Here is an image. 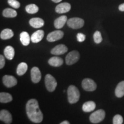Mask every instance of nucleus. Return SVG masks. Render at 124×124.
<instances>
[{"label": "nucleus", "mask_w": 124, "mask_h": 124, "mask_svg": "<svg viewBox=\"0 0 124 124\" xmlns=\"http://www.w3.org/2000/svg\"><path fill=\"white\" fill-rule=\"evenodd\" d=\"M8 3L9 5L15 9L19 8L20 7V3L17 0H8Z\"/></svg>", "instance_id": "29"}, {"label": "nucleus", "mask_w": 124, "mask_h": 124, "mask_svg": "<svg viewBox=\"0 0 124 124\" xmlns=\"http://www.w3.org/2000/svg\"><path fill=\"white\" fill-rule=\"evenodd\" d=\"M68 48L64 44H59L53 48L51 50V54L55 55H63L67 52Z\"/></svg>", "instance_id": "13"}, {"label": "nucleus", "mask_w": 124, "mask_h": 124, "mask_svg": "<svg viewBox=\"0 0 124 124\" xmlns=\"http://www.w3.org/2000/svg\"><path fill=\"white\" fill-rule=\"evenodd\" d=\"M5 64V60L4 56L2 55H0V69H2Z\"/></svg>", "instance_id": "31"}, {"label": "nucleus", "mask_w": 124, "mask_h": 124, "mask_svg": "<svg viewBox=\"0 0 124 124\" xmlns=\"http://www.w3.org/2000/svg\"><path fill=\"white\" fill-rule=\"evenodd\" d=\"M77 40L79 41V42H83V41H84L85 40L86 36H85L84 34L82 33H79L77 34Z\"/></svg>", "instance_id": "30"}, {"label": "nucleus", "mask_w": 124, "mask_h": 124, "mask_svg": "<svg viewBox=\"0 0 124 124\" xmlns=\"http://www.w3.org/2000/svg\"><path fill=\"white\" fill-rule=\"evenodd\" d=\"M28 70V65L27 63H24V62H21L18 65L17 68L16 72L18 75L22 76L24 74H25Z\"/></svg>", "instance_id": "23"}, {"label": "nucleus", "mask_w": 124, "mask_h": 124, "mask_svg": "<svg viewBox=\"0 0 124 124\" xmlns=\"http://www.w3.org/2000/svg\"><path fill=\"white\" fill-rule=\"evenodd\" d=\"M2 15L5 17L13 18L17 16V13L14 9H12L11 8H7L4 10V11L2 12Z\"/></svg>", "instance_id": "24"}, {"label": "nucleus", "mask_w": 124, "mask_h": 124, "mask_svg": "<svg viewBox=\"0 0 124 124\" xmlns=\"http://www.w3.org/2000/svg\"><path fill=\"white\" fill-rule=\"evenodd\" d=\"M45 85L47 89L49 92H52L55 91L57 86V82L55 78L51 74H47L45 77Z\"/></svg>", "instance_id": "4"}, {"label": "nucleus", "mask_w": 124, "mask_h": 124, "mask_svg": "<svg viewBox=\"0 0 124 124\" xmlns=\"http://www.w3.org/2000/svg\"><path fill=\"white\" fill-rule=\"evenodd\" d=\"M13 100L12 96L9 93H0V102L1 103H8Z\"/></svg>", "instance_id": "25"}, {"label": "nucleus", "mask_w": 124, "mask_h": 124, "mask_svg": "<svg viewBox=\"0 0 124 124\" xmlns=\"http://www.w3.org/2000/svg\"><path fill=\"white\" fill-rule=\"evenodd\" d=\"M70 122L69 121H64L62 122L60 124H69Z\"/></svg>", "instance_id": "33"}, {"label": "nucleus", "mask_w": 124, "mask_h": 124, "mask_svg": "<svg viewBox=\"0 0 124 124\" xmlns=\"http://www.w3.org/2000/svg\"><path fill=\"white\" fill-rule=\"evenodd\" d=\"M14 36L13 31L10 29H5L1 32L0 38L2 40H7L11 39Z\"/></svg>", "instance_id": "21"}, {"label": "nucleus", "mask_w": 124, "mask_h": 124, "mask_svg": "<svg viewBox=\"0 0 124 124\" xmlns=\"http://www.w3.org/2000/svg\"><path fill=\"white\" fill-rule=\"evenodd\" d=\"M67 25L70 28L74 29H80L83 27L85 21L82 18L78 17H74L70 18L67 22Z\"/></svg>", "instance_id": "5"}, {"label": "nucleus", "mask_w": 124, "mask_h": 124, "mask_svg": "<svg viewBox=\"0 0 124 124\" xmlns=\"http://www.w3.org/2000/svg\"><path fill=\"white\" fill-rule=\"evenodd\" d=\"M118 9L121 12H124V4H121L119 6Z\"/></svg>", "instance_id": "32"}, {"label": "nucleus", "mask_w": 124, "mask_h": 124, "mask_svg": "<svg viewBox=\"0 0 124 124\" xmlns=\"http://www.w3.org/2000/svg\"><path fill=\"white\" fill-rule=\"evenodd\" d=\"M71 9V5L68 2L59 4L56 7L55 11L58 13H65L69 12Z\"/></svg>", "instance_id": "12"}, {"label": "nucleus", "mask_w": 124, "mask_h": 124, "mask_svg": "<svg viewBox=\"0 0 124 124\" xmlns=\"http://www.w3.org/2000/svg\"><path fill=\"white\" fill-rule=\"evenodd\" d=\"M67 22V17L66 16H62L55 20L54 26L56 29H61L64 27Z\"/></svg>", "instance_id": "16"}, {"label": "nucleus", "mask_w": 124, "mask_h": 124, "mask_svg": "<svg viewBox=\"0 0 124 124\" xmlns=\"http://www.w3.org/2000/svg\"><path fill=\"white\" fill-rule=\"evenodd\" d=\"M44 32L43 30H38L32 34L31 37V40L32 43H38L41 41L44 38Z\"/></svg>", "instance_id": "14"}, {"label": "nucleus", "mask_w": 124, "mask_h": 124, "mask_svg": "<svg viewBox=\"0 0 124 124\" xmlns=\"http://www.w3.org/2000/svg\"><path fill=\"white\" fill-rule=\"evenodd\" d=\"M67 95L69 103L74 104V103H77L79 100V91L77 87L74 85H70L67 90Z\"/></svg>", "instance_id": "2"}, {"label": "nucleus", "mask_w": 124, "mask_h": 124, "mask_svg": "<svg viewBox=\"0 0 124 124\" xmlns=\"http://www.w3.org/2000/svg\"><path fill=\"white\" fill-rule=\"evenodd\" d=\"M82 86L85 90L87 91H95L97 86L95 82L90 78H86L82 82Z\"/></svg>", "instance_id": "7"}, {"label": "nucleus", "mask_w": 124, "mask_h": 124, "mask_svg": "<svg viewBox=\"0 0 124 124\" xmlns=\"http://www.w3.org/2000/svg\"><path fill=\"white\" fill-rule=\"evenodd\" d=\"M26 112L29 120L34 123L39 124L43 121V113L40 110L38 101L35 99H31L28 101Z\"/></svg>", "instance_id": "1"}, {"label": "nucleus", "mask_w": 124, "mask_h": 124, "mask_svg": "<svg viewBox=\"0 0 124 124\" xmlns=\"http://www.w3.org/2000/svg\"><path fill=\"white\" fill-rule=\"evenodd\" d=\"M106 113L102 109L98 110L90 116V121L93 124H98L104 120Z\"/></svg>", "instance_id": "3"}, {"label": "nucleus", "mask_w": 124, "mask_h": 124, "mask_svg": "<svg viewBox=\"0 0 124 124\" xmlns=\"http://www.w3.org/2000/svg\"><path fill=\"white\" fill-rule=\"evenodd\" d=\"M93 38H94V41L96 44H100L102 41V37L101 35V33L100 31H96L93 35Z\"/></svg>", "instance_id": "27"}, {"label": "nucleus", "mask_w": 124, "mask_h": 124, "mask_svg": "<svg viewBox=\"0 0 124 124\" xmlns=\"http://www.w3.org/2000/svg\"><path fill=\"white\" fill-rule=\"evenodd\" d=\"M80 58L79 53L77 51H71L67 54L66 58V63L69 66L72 65L78 61Z\"/></svg>", "instance_id": "6"}, {"label": "nucleus", "mask_w": 124, "mask_h": 124, "mask_svg": "<svg viewBox=\"0 0 124 124\" xmlns=\"http://www.w3.org/2000/svg\"><path fill=\"white\" fill-rule=\"evenodd\" d=\"M31 77L32 81L35 83L39 82L41 78V74L40 70L37 67H34L31 69Z\"/></svg>", "instance_id": "10"}, {"label": "nucleus", "mask_w": 124, "mask_h": 124, "mask_svg": "<svg viewBox=\"0 0 124 124\" xmlns=\"http://www.w3.org/2000/svg\"><path fill=\"white\" fill-rule=\"evenodd\" d=\"M2 82L5 86L8 88L16 86L17 83V80L13 76L8 75L4 76L2 78Z\"/></svg>", "instance_id": "9"}, {"label": "nucleus", "mask_w": 124, "mask_h": 124, "mask_svg": "<svg viewBox=\"0 0 124 124\" xmlns=\"http://www.w3.org/2000/svg\"><path fill=\"white\" fill-rule=\"evenodd\" d=\"M29 24L31 27L35 28H40L44 25V21L42 18L39 17L32 18L29 20Z\"/></svg>", "instance_id": "15"}, {"label": "nucleus", "mask_w": 124, "mask_h": 124, "mask_svg": "<svg viewBox=\"0 0 124 124\" xmlns=\"http://www.w3.org/2000/svg\"><path fill=\"white\" fill-rule=\"evenodd\" d=\"M123 123V118L120 114H117L113 117V124H122Z\"/></svg>", "instance_id": "28"}, {"label": "nucleus", "mask_w": 124, "mask_h": 124, "mask_svg": "<svg viewBox=\"0 0 124 124\" xmlns=\"http://www.w3.org/2000/svg\"><path fill=\"white\" fill-rule=\"evenodd\" d=\"M49 64L53 67H60L63 64V60L58 56H54L48 60Z\"/></svg>", "instance_id": "18"}, {"label": "nucleus", "mask_w": 124, "mask_h": 124, "mask_svg": "<svg viewBox=\"0 0 124 124\" xmlns=\"http://www.w3.org/2000/svg\"><path fill=\"white\" fill-rule=\"evenodd\" d=\"M115 94L117 98H122L124 96V80L117 85L115 90Z\"/></svg>", "instance_id": "20"}, {"label": "nucleus", "mask_w": 124, "mask_h": 124, "mask_svg": "<svg viewBox=\"0 0 124 124\" xmlns=\"http://www.w3.org/2000/svg\"><path fill=\"white\" fill-rule=\"evenodd\" d=\"M4 55L6 58L9 60H12L15 56V49L12 46H7L4 49Z\"/></svg>", "instance_id": "19"}, {"label": "nucleus", "mask_w": 124, "mask_h": 124, "mask_svg": "<svg viewBox=\"0 0 124 124\" xmlns=\"http://www.w3.org/2000/svg\"><path fill=\"white\" fill-rule=\"evenodd\" d=\"M64 33L61 31L57 30L49 33L46 37V40L49 42H54L63 38Z\"/></svg>", "instance_id": "8"}, {"label": "nucleus", "mask_w": 124, "mask_h": 124, "mask_svg": "<svg viewBox=\"0 0 124 124\" xmlns=\"http://www.w3.org/2000/svg\"><path fill=\"white\" fill-rule=\"evenodd\" d=\"M25 10L29 14H35L39 11V7L35 4H29L25 7Z\"/></svg>", "instance_id": "26"}, {"label": "nucleus", "mask_w": 124, "mask_h": 124, "mask_svg": "<svg viewBox=\"0 0 124 124\" xmlns=\"http://www.w3.org/2000/svg\"><path fill=\"white\" fill-rule=\"evenodd\" d=\"M0 120L5 124H10L12 122L11 114L7 110H2L0 111Z\"/></svg>", "instance_id": "11"}, {"label": "nucleus", "mask_w": 124, "mask_h": 124, "mask_svg": "<svg viewBox=\"0 0 124 124\" xmlns=\"http://www.w3.org/2000/svg\"><path fill=\"white\" fill-rule=\"evenodd\" d=\"M51 1H52L53 2L55 3H58V2H60V1H62V0H51Z\"/></svg>", "instance_id": "34"}, {"label": "nucleus", "mask_w": 124, "mask_h": 124, "mask_svg": "<svg viewBox=\"0 0 124 124\" xmlns=\"http://www.w3.org/2000/svg\"><path fill=\"white\" fill-rule=\"evenodd\" d=\"M96 108L95 103L93 101H88L85 102L82 106V110L84 112L89 113L94 110Z\"/></svg>", "instance_id": "17"}, {"label": "nucleus", "mask_w": 124, "mask_h": 124, "mask_svg": "<svg viewBox=\"0 0 124 124\" xmlns=\"http://www.w3.org/2000/svg\"><path fill=\"white\" fill-rule=\"evenodd\" d=\"M20 41H21V43H22L23 46H28L29 43H30V37L28 32H22L20 33Z\"/></svg>", "instance_id": "22"}]
</instances>
